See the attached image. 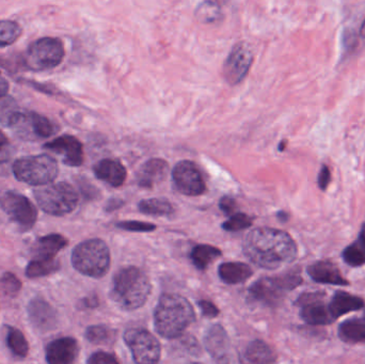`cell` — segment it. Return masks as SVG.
I'll list each match as a JSON object with an SVG mask.
<instances>
[{
    "label": "cell",
    "instance_id": "6da1fadb",
    "mask_svg": "<svg viewBox=\"0 0 365 364\" xmlns=\"http://www.w3.org/2000/svg\"><path fill=\"white\" fill-rule=\"evenodd\" d=\"M244 252L257 266L277 269L295 260L297 246L284 231L259 228L247 235L244 241Z\"/></svg>",
    "mask_w": 365,
    "mask_h": 364
},
{
    "label": "cell",
    "instance_id": "7a4b0ae2",
    "mask_svg": "<svg viewBox=\"0 0 365 364\" xmlns=\"http://www.w3.org/2000/svg\"><path fill=\"white\" fill-rule=\"evenodd\" d=\"M195 311L186 298L178 294L163 295L154 313L156 331L167 339H175L195 322Z\"/></svg>",
    "mask_w": 365,
    "mask_h": 364
},
{
    "label": "cell",
    "instance_id": "3957f363",
    "mask_svg": "<svg viewBox=\"0 0 365 364\" xmlns=\"http://www.w3.org/2000/svg\"><path fill=\"white\" fill-rule=\"evenodd\" d=\"M151 293L149 278L137 267H124L113 276L111 299L126 311L139 309Z\"/></svg>",
    "mask_w": 365,
    "mask_h": 364
},
{
    "label": "cell",
    "instance_id": "277c9868",
    "mask_svg": "<svg viewBox=\"0 0 365 364\" xmlns=\"http://www.w3.org/2000/svg\"><path fill=\"white\" fill-rule=\"evenodd\" d=\"M72 264L83 275L102 278L110 267L108 246L101 239L83 241L73 250Z\"/></svg>",
    "mask_w": 365,
    "mask_h": 364
},
{
    "label": "cell",
    "instance_id": "5b68a950",
    "mask_svg": "<svg viewBox=\"0 0 365 364\" xmlns=\"http://www.w3.org/2000/svg\"><path fill=\"white\" fill-rule=\"evenodd\" d=\"M302 284L299 271H291L276 277L262 278L251 286L249 297L259 305L274 307L283 301L287 293Z\"/></svg>",
    "mask_w": 365,
    "mask_h": 364
},
{
    "label": "cell",
    "instance_id": "8992f818",
    "mask_svg": "<svg viewBox=\"0 0 365 364\" xmlns=\"http://www.w3.org/2000/svg\"><path fill=\"white\" fill-rule=\"evenodd\" d=\"M34 197L44 213L57 217L72 213L78 204L76 190L66 182L43 185L34 190Z\"/></svg>",
    "mask_w": 365,
    "mask_h": 364
},
{
    "label": "cell",
    "instance_id": "52a82bcc",
    "mask_svg": "<svg viewBox=\"0 0 365 364\" xmlns=\"http://www.w3.org/2000/svg\"><path fill=\"white\" fill-rule=\"evenodd\" d=\"M12 169L15 179L32 186L47 185L59 172L57 162L46 154L19 158Z\"/></svg>",
    "mask_w": 365,
    "mask_h": 364
},
{
    "label": "cell",
    "instance_id": "ba28073f",
    "mask_svg": "<svg viewBox=\"0 0 365 364\" xmlns=\"http://www.w3.org/2000/svg\"><path fill=\"white\" fill-rule=\"evenodd\" d=\"M64 58V47L56 38H38L31 43L26 51L25 63L32 71L51 70L61 63Z\"/></svg>",
    "mask_w": 365,
    "mask_h": 364
},
{
    "label": "cell",
    "instance_id": "9c48e42d",
    "mask_svg": "<svg viewBox=\"0 0 365 364\" xmlns=\"http://www.w3.org/2000/svg\"><path fill=\"white\" fill-rule=\"evenodd\" d=\"M8 128L23 140L46 139L56 132L55 125L46 117L36 113L17 111L11 119Z\"/></svg>",
    "mask_w": 365,
    "mask_h": 364
},
{
    "label": "cell",
    "instance_id": "30bf717a",
    "mask_svg": "<svg viewBox=\"0 0 365 364\" xmlns=\"http://www.w3.org/2000/svg\"><path fill=\"white\" fill-rule=\"evenodd\" d=\"M0 207L8 217L23 231L36 224L38 212L31 201L16 192H6L0 196Z\"/></svg>",
    "mask_w": 365,
    "mask_h": 364
},
{
    "label": "cell",
    "instance_id": "8fae6325",
    "mask_svg": "<svg viewBox=\"0 0 365 364\" xmlns=\"http://www.w3.org/2000/svg\"><path fill=\"white\" fill-rule=\"evenodd\" d=\"M124 341L130 348L137 363H156L160 361V343L145 329H130L124 335Z\"/></svg>",
    "mask_w": 365,
    "mask_h": 364
},
{
    "label": "cell",
    "instance_id": "7c38bea8",
    "mask_svg": "<svg viewBox=\"0 0 365 364\" xmlns=\"http://www.w3.org/2000/svg\"><path fill=\"white\" fill-rule=\"evenodd\" d=\"M299 307L300 318L312 326H323L334 322L330 313L329 305L325 301L323 293H306L296 301Z\"/></svg>",
    "mask_w": 365,
    "mask_h": 364
},
{
    "label": "cell",
    "instance_id": "4fadbf2b",
    "mask_svg": "<svg viewBox=\"0 0 365 364\" xmlns=\"http://www.w3.org/2000/svg\"><path fill=\"white\" fill-rule=\"evenodd\" d=\"M253 53L247 43H238L230 51L223 64V76L229 85H236L244 80L252 66Z\"/></svg>",
    "mask_w": 365,
    "mask_h": 364
},
{
    "label": "cell",
    "instance_id": "5bb4252c",
    "mask_svg": "<svg viewBox=\"0 0 365 364\" xmlns=\"http://www.w3.org/2000/svg\"><path fill=\"white\" fill-rule=\"evenodd\" d=\"M173 177L175 187L182 194L195 197L205 192V181L193 162L188 160L180 162L173 169Z\"/></svg>",
    "mask_w": 365,
    "mask_h": 364
},
{
    "label": "cell",
    "instance_id": "9a60e30c",
    "mask_svg": "<svg viewBox=\"0 0 365 364\" xmlns=\"http://www.w3.org/2000/svg\"><path fill=\"white\" fill-rule=\"evenodd\" d=\"M44 149L61 156L62 162L70 167H79L83 162V145L78 139L63 135L45 143Z\"/></svg>",
    "mask_w": 365,
    "mask_h": 364
},
{
    "label": "cell",
    "instance_id": "2e32d148",
    "mask_svg": "<svg viewBox=\"0 0 365 364\" xmlns=\"http://www.w3.org/2000/svg\"><path fill=\"white\" fill-rule=\"evenodd\" d=\"M28 316L32 326L40 333H48L57 327V312L41 297H36L30 301L28 305Z\"/></svg>",
    "mask_w": 365,
    "mask_h": 364
},
{
    "label": "cell",
    "instance_id": "e0dca14e",
    "mask_svg": "<svg viewBox=\"0 0 365 364\" xmlns=\"http://www.w3.org/2000/svg\"><path fill=\"white\" fill-rule=\"evenodd\" d=\"M79 346L74 338H60L46 348V361L51 364H70L76 360Z\"/></svg>",
    "mask_w": 365,
    "mask_h": 364
},
{
    "label": "cell",
    "instance_id": "ac0fdd59",
    "mask_svg": "<svg viewBox=\"0 0 365 364\" xmlns=\"http://www.w3.org/2000/svg\"><path fill=\"white\" fill-rule=\"evenodd\" d=\"M204 344H205L206 350L215 360L218 363L230 361L231 343H230L227 331L220 325H215L208 329L205 338H204Z\"/></svg>",
    "mask_w": 365,
    "mask_h": 364
},
{
    "label": "cell",
    "instance_id": "d6986e66",
    "mask_svg": "<svg viewBox=\"0 0 365 364\" xmlns=\"http://www.w3.org/2000/svg\"><path fill=\"white\" fill-rule=\"evenodd\" d=\"M311 279L317 284L330 286H346L349 282L343 277L340 269L334 263L329 261H319L307 269Z\"/></svg>",
    "mask_w": 365,
    "mask_h": 364
},
{
    "label": "cell",
    "instance_id": "ffe728a7",
    "mask_svg": "<svg viewBox=\"0 0 365 364\" xmlns=\"http://www.w3.org/2000/svg\"><path fill=\"white\" fill-rule=\"evenodd\" d=\"M168 164L160 158H152L145 162L137 172V183L141 187L152 188L166 179Z\"/></svg>",
    "mask_w": 365,
    "mask_h": 364
},
{
    "label": "cell",
    "instance_id": "44dd1931",
    "mask_svg": "<svg viewBox=\"0 0 365 364\" xmlns=\"http://www.w3.org/2000/svg\"><path fill=\"white\" fill-rule=\"evenodd\" d=\"M93 171L98 180L113 187H119L126 180L125 168L118 160H101L94 166Z\"/></svg>",
    "mask_w": 365,
    "mask_h": 364
},
{
    "label": "cell",
    "instance_id": "7402d4cb",
    "mask_svg": "<svg viewBox=\"0 0 365 364\" xmlns=\"http://www.w3.org/2000/svg\"><path fill=\"white\" fill-rule=\"evenodd\" d=\"M364 307V301L360 297L355 296L351 293L344 291H338L334 293L331 301L329 303L330 313L334 320H338L341 316L349 313V312L358 311Z\"/></svg>",
    "mask_w": 365,
    "mask_h": 364
},
{
    "label": "cell",
    "instance_id": "603a6c76",
    "mask_svg": "<svg viewBox=\"0 0 365 364\" xmlns=\"http://www.w3.org/2000/svg\"><path fill=\"white\" fill-rule=\"evenodd\" d=\"M66 245H68V241L60 234H49L41 237L34 244L32 249L34 258L51 260L55 259L56 256L66 247Z\"/></svg>",
    "mask_w": 365,
    "mask_h": 364
},
{
    "label": "cell",
    "instance_id": "cb8c5ba5",
    "mask_svg": "<svg viewBox=\"0 0 365 364\" xmlns=\"http://www.w3.org/2000/svg\"><path fill=\"white\" fill-rule=\"evenodd\" d=\"M219 277L227 284H238L247 281L253 271L249 265L240 262L223 263L219 266Z\"/></svg>",
    "mask_w": 365,
    "mask_h": 364
},
{
    "label": "cell",
    "instance_id": "d4e9b609",
    "mask_svg": "<svg viewBox=\"0 0 365 364\" xmlns=\"http://www.w3.org/2000/svg\"><path fill=\"white\" fill-rule=\"evenodd\" d=\"M339 337L347 344L365 343V314L364 318L345 321L339 327Z\"/></svg>",
    "mask_w": 365,
    "mask_h": 364
},
{
    "label": "cell",
    "instance_id": "484cf974",
    "mask_svg": "<svg viewBox=\"0 0 365 364\" xmlns=\"http://www.w3.org/2000/svg\"><path fill=\"white\" fill-rule=\"evenodd\" d=\"M343 260L351 267H360L365 264V224L359 236L342 254Z\"/></svg>",
    "mask_w": 365,
    "mask_h": 364
},
{
    "label": "cell",
    "instance_id": "4316f807",
    "mask_svg": "<svg viewBox=\"0 0 365 364\" xmlns=\"http://www.w3.org/2000/svg\"><path fill=\"white\" fill-rule=\"evenodd\" d=\"M245 358L250 363H272L276 361V354L265 342L255 340L247 348Z\"/></svg>",
    "mask_w": 365,
    "mask_h": 364
},
{
    "label": "cell",
    "instance_id": "83f0119b",
    "mask_svg": "<svg viewBox=\"0 0 365 364\" xmlns=\"http://www.w3.org/2000/svg\"><path fill=\"white\" fill-rule=\"evenodd\" d=\"M221 256L218 248L210 245H197L191 251L190 258L195 266L200 271H205L208 265Z\"/></svg>",
    "mask_w": 365,
    "mask_h": 364
},
{
    "label": "cell",
    "instance_id": "f1b7e54d",
    "mask_svg": "<svg viewBox=\"0 0 365 364\" xmlns=\"http://www.w3.org/2000/svg\"><path fill=\"white\" fill-rule=\"evenodd\" d=\"M60 269V263L56 259L47 260V259H36L30 261L26 269V276L31 279L45 277L56 273Z\"/></svg>",
    "mask_w": 365,
    "mask_h": 364
},
{
    "label": "cell",
    "instance_id": "f546056e",
    "mask_svg": "<svg viewBox=\"0 0 365 364\" xmlns=\"http://www.w3.org/2000/svg\"><path fill=\"white\" fill-rule=\"evenodd\" d=\"M117 337V331L104 325L91 326L86 331V338L88 341L98 345H111L115 343Z\"/></svg>",
    "mask_w": 365,
    "mask_h": 364
},
{
    "label": "cell",
    "instance_id": "4dcf8cb0",
    "mask_svg": "<svg viewBox=\"0 0 365 364\" xmlns=\"http://www.w3.org/2000/svg\"><path fill=\"white\" fill-rule=\"evenodd\" d=\"M139 211L145 215L168 216L173 213V207L167 199H147L139 202Z\"/></svg>",
    "mask_w": 365,
    "mask_h": 364
},
{
    "label": "cell",
    "instance_id": "1f68e13d",
    "mask_svg": "<svg viewBox=\"0 0 365 364\" xmlns=\"http://www.w3.org/2000/svg\"><path fill=\"white\" fill-rule=\"evenodd\" d=\"M6 345L14 356L25 358L29 352V345L25 336L19 329L9 327L6 335Z\"/></svg>",
    "mask_w": 365,
    "mask_h": 364
},
{
    "label": "cell",
    "instance_id": "d6a6232c",
    "mask_svg": "<svg viewBox=\"0 0 365 364\" xmlns=\"http://www.w3.org/2000/svg\"><path fill=\"white\" fill-rule=\"evenodd\" d=\"M221 6L216 0H205L197 6L195 11V16L200 23L210 24L218 21L220 19Z\"/></svg>",
    "mask_w": 365,
    "mask_h": 364
},
{
    "label": "cell",
    "instance_id": "836d02e7",
    "mask_svg": "<svg viewBox=\"0 0 365 364\" xmlns=\"http://www.w3.org/2000/svg\"><path fill=\"white\" fill-rule=\"evenodd\" d=\"M21 32V27L15 21H0V46L12 45L19 38Z\"/></svg>",
    "mask_w": 365,
    "mask_h": 364
},
{
    "label": "cell",
    "instance_id": "e575fe53",
    "mask_svg": "<svg viewBox=\"0 0 365 364\" xmlns=\"http://www.w3.org/2000/svg\"><path fill=\"white\" fill-rule=\"evenodd\" d=\"M21 288V281L13 274L6 273L0 278V292L4 296H17Z\"/></svg>",
    "mask_w": 365,
    "mask_h": 364
},
{
    "label": "cell",
    "instance_id": "d590c367",
    "mask_svg": "<svg viewBox=\"0 0 365 364\" xmlns=\"http://www.w3.org/2000/svg\"><path fill=\"white\" fill-rule=\"evenodd\" d=\"M251 224H252V219L248 215L236 213L222 224V228L223 230L229 231V232H237V231L249 228Z\"/></svg>",
    "mask_w": 365,
    "mask_h": 364
},
{
    "label": "cell",
    "instance_id": "8d00e7d4",
    "mask_svg": "<svg viewBox=\"0 0 365 364\" xmlns=\"http://www.w3.org/2000/svg\"><path fill=\"white\" fill-rule=\"evenodd\" d=\"M19 111L16 103L11 96L6 95L0 98V122L8 126L13 115Z\"/></svg>",
    "mask_w": 365,
    "mask_h": 364
},
{
    "label": "cell",
    "instance_id": "74e56055",
    "mask_svg": "<svg viewBox=\"0 0 365 364\" xmlns=\"http://www.w3.org/2000/svg\"><path fill=\"white\" fill-rule=\"evenodd\" d=\"M117 227L122 230L130 231V232H152L156 230V226L149 222H118Z\"/></svg>",
    "mask_w": 365,
    "mask_h": 364
},
{
    "label": "cell",
    "instance_id": "f35d334b",
    "mask_svg": "<svg viewBox=\"0 0 365 364\" xmlns=\"http://www.w3.org/2000/svg\"><path fill=\"white\" fill-rule=\"evenodd\" d=\"M118 363H119V361L117 360L115 356L105 352L94 353V354L88 359V363L90 364H117Z\"/></svg>",
    "mask_w": 365,
    "mask_h": 364
},
{
    "label": "cell",
    "instance_id": "ab89813d",
    "mask_svg": "<svg viewBox=\"0 0 365 364\" xmlns=\"http://www.w3.org/2000/svg\"><path fill=\"white\" fill-rule=\"evenodd\" d=\"M219 207H220L221 211L223 212V214L225 215L231 216L236 214L237 212V203L231 197L225 196L223 197L220 200V203H219Z\"/></svg>",
    "mask_w": 365,
    "mask_h": 364
},
{
    "label": "cell",
    "instance_id": "60d3db41",
    "mask_svg": "<svg viewBox=\"0 0 365 364\" xmlns=\"http://www.w3.org/2000/svg\"><path fill=\"white\" fill-rule=\"evenodd\" d=\"M199 307L205 318H214L219 316V310L214 303L208 301H200Z\"/></svg>",
    "mask_w": 365,
    "mask_h": 364
},
{
    "label": "cell",
    "instance_id": "b9f144b4",
    "mask_svg": "<svg viewBox=\"0 0 365 364\" xmlns=\"http://www.w3.org/2000/svg\"><path fill=\"white\" fill-rule=\"evenodd\" d=\"M330 182H331V172L330 169L327 166H323L321 169V172L319 175V179H317V183H319V188L322 190L327 189L329 186Z\"/></svg>",
    "mask_w": 365,
    "mask_h": 364
},
{
    "label": "cell",
    "instance_id": "7bdbcfd3",
    "mask_svg": "<svg viewBox=\"0 0 365 364\" xmlns=\"http://www.w3.org/2000/svg\"><path fill=\"white\" fill-rule=\"evenodd\" d=\"M12 154V147H11L10 143L6 141V139L0 140V164H6V162H8Z\"/></svg>",
    "mask_w": 365,
    "mask_h": 364
},
{
    "label": "cell",
    "instance_id": "ee69618b",
    "mask_svg": "<svg viewBox=\"0 0 365 364\" xmlns=\"http://www.w3.org/2000/svg\"><path fill=\"white\" fill-rule=\"evenodd\" d=\"M122 205H123V201L118 200V199H111V200H109L108 203H107V207H105V209H106L107 212H113L115 211V209H120Z\"/></svg>",
    "mask_w": 365,
    "mask_h": 364
},
{
    "label": "cell",
    "instance_id": "f6af8a7d",
    "mask_svg": "<svg viewBox=\"0 0 365 364\" xmlns=\"http://www.w3.org/2000/svg\"><path fill=\"white\" fill-rule=\"evenodd\" d=\"M9 92V83L4 77L0 75V98H4L8 94Z\"/></svg>",
    "mask_w": 365,
    "mask_h": 364
},
{
    "label": "cell",
    "instance_id": "bcb514c9",
    "mask_svg": "<svg viewBox=\"0 0 365 364\" xmlns=\"http://www.w3.org/2000/svg\"><path fill=\"white\" fill-rule=\"evenodd\" d=\"M83 303H85L86 307L91 308L98 306V301L96 297H90V298H86L85 301H83Z\"/></svg>",
    "mask_w": 365,
    "mask_h": 364
},
{
    "label": "cell",
    "instance_id": "7dc6e473",
    "mask_svg": "<svg viewBox=\"0 0 365 364\" xmlns=\"http://www.w3.org/2000/svg\"><path fill=\"white\" fill-rule=\"evenodd\" d=\"M360 36L365 38V19L364 24H362L361 29H360Z\"/></svg>",
    "mask_w": 365,
    "mask_h": 364
},
{
    "label": "cell",
    "instance_id": "c3c4849f",
    "mask_svg": "<svg viewBox=\"0 0 365 364\" xmlns=\"http://www.w3.org/2000/svg\"><path fill=\"white\" fill-rule=\"evenodd\" d=\"M4 139H6V138H4V135H2L1 132H0V140H4Z\"/></svg>",
    "mask_w": 365,
    "mask_h": 364
}]
</instances>
